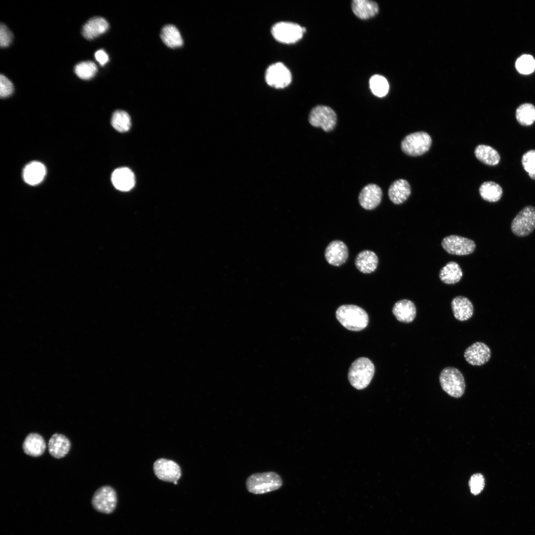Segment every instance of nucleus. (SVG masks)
Masks as SVG:
<instances>
[{
    "label": "nucleus",
    "mask_w": 535,
    "mask_h": 535,
    "mask_svg": "<svg viewBox=\"0 0 535 535\" xmlns=\"http://www.w3.org/2000/svg\"><path fill=\"white\" fill-rule=\"evenodd\" d=\"M338 321L348 330L358 331L366 328L369 322L367 312L354 305H343L336 311Z\"/></svg>",
    "instance_id": "obj_1"
},
{
    "label": "nucleus",
    "mask_w": 535,
    "mask_h": 535,
    "mask_svg": "<svg viewBox=\"0 0 535 535\" xmlns=\"http://www.w3.org/2000/svg\"><path fill=\"white\" fill-rule=\"evenodd\" d=\"M282 485L281 478L274 472L255 473L250 475L246 481L248 491L255 494H262L277 490Z\"/></svg>",
    "instance_id": "obj_2"
},
{
    "label": "nucleus",
    "mask_w": 535,
    "mask_h": 535,
    "mask_svg": "<svg viewBox=\"0 0 535 535\" xmlns=\"http://www.w3.org/2000/svg\"><path fill=\"white\" fill-rule=\"evenodd\" d=\"M374 373V366L367 358L361 357L351 365L348 374L350 384L357 389H363L370 383Z\"/></svg>",
    "instance_id": "obj_3"
},
{
    "label": "nucleus",
    "mask_w": 535,
    "mask_h": 535,
    "mask_svg": "<svg viewBox=\"0 0 535 535\" xmlns=\"http://www.w3.org/2000/svg\"><path fill=\"white\" fill-rule=\"evenodd\" d=\"M439 380L442 389L450 396L459 398L464 394L466 387L464 377L457 368H444L440 373Z\"/></svg>",
    "instance_id": "obj_4"
},
{
    "label": "nucleus",
    "mask_w": 535,
    "mask_h": 535,
    "mask_svg": "<svg viewBox=\"0 0 535 535\" xmlns=\"http://www.w3.org/2000/svg\"><path fill=\"white\" fill-rule=\"evenodd\" d=\"M431 142V137L428 133L419 131L407 135L401 142V148L408 156H419L428 151Z\"/></svg>",
    "instance_id": "obj_5"
},
{
    "label": "nucleus",
    "mask_w": 535,
    "mask_h": 535,
    "mask_svg": "<svg viewBox=\"0 0 535 535\" xmlns=\"http://www.w3.org/2000/svg\"><path fill=\"white\" fill-rule=\"evenodd\" d=\"M306 29L298 24L281 21L274 24L271 29L273 38L278 42L284 44H293L301 39Z\"/></svg>",
    "instance_id": "obj_6"
},
{
    "label": "nucleus",
    "mask_w": 535,
    "mask_h": 535,
    "mask_svg": "<svg viewBox=\"0 0 535 535\" xmlns=\"http://www.w3.org/2000/svg\"><path fill=\"white\" fill-rule=\"evenodd\" d=\"M535 228V208L528 206L524 208L514 218L511 224L512 232L519 237L529 235Z\"/></svg>",
    "instance_id": "obj_7"
},
{
    "label": "nucleus",
    "mask_w": 535,
    "mask_h": 535,
    "mask_svg": "<svg viewBox=\"0 0 535 535\" xmlns=\"http://www.w3.org/2000/svg\"><path fill=\"white\" fill-rule=\"evenodd\" d=\"M309 121L312 126L321 127L324 131L329 132L335 127L337 116L335 111L330 107L319 105L310 111Z\"/></svg>",
    "instance_id": "obj_8"
},
{
    "label": "nucleus",
    "mask_w": 535,
    "mask_h": 535,
    "mask_svg": "<svg viewBox=\"0 0 535 535\" xmlns=\"http://www.w3.org/2000/svg\"><path fill=\"white\" fill-rule=\"evenodd\" d=\"M117 503L115 491L110 486H103L98 488L94 493L92 504L98 512L109 514L113 511Z\"/></svg>",
    "instance_id": "obj_9"
},
{
    "label": "nucleus",
    "mask_w": 535,
    "mask_h": 535,
    "mask_svg": "<svg viewBox=\"0 0 535 535\" xmlns=\"http://www.w3.org/2000/svg\"><path fill=\"white\" fill-rule=\"evenodd\" d=\"M265 79L269 86L281 89L290 84L292 75L289 69L283 63L276 62L269 65L267 69Z\"/></svg>",
    "instance_id": "obj_10"
},
{
    "label": "nucleus",
    "mask_w": 535,
    "mask_h": 535,
    "mask_svg": "<svg viewBox=\"0 0 535 535\" xmlns=\"http://www.w3.org/2000/svg\"><path fill=\"white\" fill-rule=\"evenodd\" d=\"M441 245L447 253L459 256L469 255L472 253L476 248V244L474 241L455 235L444 238Z\"/></svg>",
    "instance_id": "obj_11"
},
{
    "label": "nucleus",
    "mask_w": 535,
    "mask_h": 535,
    "mask_svg": "<svg viewBox=\"0 0 535 535\" xmlns=\"http://www.w3.org/2000/svg\"><path fill=\"white\" fill-rule=\"evenodd\" d=\"M155 475L160 480L177 484L181 475L179 466L174 461L164 458L159 459L154 464Z\"/></svg>",
    "instance_id": "obj_12"
},
{
    "label": "nucleus",
    "mask_w": 535,
    "mask_h": 535,
    "mask_svg": "<svg viewBox=\"0 0 535 535\" xmlns=\"http://www.w3.org/2000/svg\"><path fill=\"white\" fill-rule=\"evenodd\" d=\"M464 357L468 363L474 366H480L486 363L491 357L489 347L482 342H476L468 347L464 352Z\"/></svg>",
    "instance_id": "obj_13"
},
{
    "label": "nucleus",
    "mask_w": 535,
    "mask_h": 535,
    "mask_svg": "<svg viewBox=\"0 0 535 535\" xmlns=\"http://www.w3.org/2000/svg\"><path fill=\"white\" fill-rule=\"evenodd\" d=\"M324 257L330 265L340 266L343 264L348 258V248L343 242L334 240L326 247Z\"/></svg>",
    "instance_id": "obj_14"
},
{
    "label": "nucleus",
    "mask_w": 535,
    "mask_h": 535,
    "mask_svg": "<svg viewBox=\"0 0 535 535\" xmlns=\"http://www.w3.org/2000/svg\"><path fill=\"white\" fill-rule=\"evenodd\" d=\"M382 194L381 189L378 186L374 184H368L360 193L359 204L366 210H373L380 204Z\"/></svg>",
    "instance_id": "obj_15"
},
{
    "label": "nucleus",
    "mask_w": 535,
    "mask_h": 535,
    "mask_svg": "<svg viewBox=\"0 0 535 535\" xmlns=\"http://www.w3.org/2000/svg\"><path fill=\"white\" fill-rule=\"evenodd\" d=\"M392 312L399 321L409 323L414 320L416 316L417 309L415 304L412 301L402 299L394 304Z\"/></svg>",
    "instance_id": "obj_16"
},
{
    "label": "nucleus",
    "mask_w": 535,
    "mask_h": 535,
    "mask_svg": "<svg viewBox=\"0 0 535 535\" xmlns=\"http://www.w3.org/2000/svg\"><path fill=\"white\" fill-rule=\"evenodd\" d=\"M451 308L455 318L459 321H466L474 314V306L467 297L458 296L451 301Z\"/></svg>",
    "instance_id": "obj_17"
},
{
    "label": "nucleus",
    "mask_w": 535,
    "mask_h": 535,
    "mask_svg": "<svg viewBox=\"0 0 535 535\" xmlns=\"http://www.w3.org/2000/svg\"><path fill=\"white\" fill-rule=\"evenodd\" d=\"M111 181L117 189L122 191H128L135 185V176L129 168L120 167L112 172Z\"/></svg>",
    "instance_id": "obj_18"
},
{
    "label": "nucleus",
    "mask_w": 535,
    "mask_h": 535,
    "mask_svg": "<svg viewBox=\"0 0 535 535\" xmlns=\"http://www.w3.org/2000/svg\"><path fill=\"white\" fill-rule=\"evenodd\" d=\"M71 447L69 439L60 433H54L50 438L48 449L50 454L57 459L64 457L68 453Z\"/></svg>",
    "instance_id": "obj_19"
},
{
    "label": "nucleus",
    "mask_w": 535,
    "mask_h": 535,
    "mask_svg": "<svg viewBox=\"0 0 535 535\" xmlns=\"http://www.w3.org/2000/svg\"><path fill=\"white\" fill-rule=\"evenodd\" d=\"M388 194L389 199L393 203L397 205L402 204L411 194L410 184L404 179L396 180L390 186Z\"/></svg>",
    "instance_id": "obj_20"
},
{
    "label": "nucleus",
    "mask_w": 535,
    "mask_h": 535,
    "mask_svg": "<svg viewBox=\"0 0 535 535\" xmlns=\"http://www.w3.org/2000/svg\"><path fill=\"white\" fill-rule=\"evenodd\" d=\"M25 453L33 457L42 455L45 451L46 444L44 438L37 433L28 434L22 445Z\"/></svg>",
    "instance_id": "obj_21"
},
{
    "label": "nucleus",
    "mask_w": 535,
    "mask_h": 535,
    "mask_svg": "<svg viewBox=\"0 0 535 535\" xmlns=\"http://www.w3.org/2000/svg\"><path fill=\"white\" fill-rule=\"evenodd\" d=\"M108 28V23L105 18L94 17L84 25L82 33L86 39L91 40L105 33Z\"/></svg>",
    "instance_id": "obj_22"
},
{
    "label": "nucleus",
    "mask_w": 535,
    "mask_h": 535,
    "mask_svg": "<svg viewBox=\"0 0 535 535\" xmlns=\"http://www.w3.org/2000/svg\"><path fill=\"white\" fill-rule=\"evenodd\" d=\"M46 173L45 165L40 162L34 161L27 164L23 171V177L26 183L35 185L42 181Z\"/></svg>",
    "instance_id": "obj_23"
},
{
    "label": "nucleus",
    "mask_w": 535,
    "mask_h": 535,
    "mask_svg": "<svg viewBox=\"0 0 535 535\" xmlns=\"http://www.w3.org/2000/svg\"><path fill=\"white\" fill-rule=\"evenodd\" d=\"M376 255L370 250H364L356 257L355 265L357 268L364 273H370L376 268L378 264Z\"/></svg>",
    "instance_id": "obj_24"
},
{
    "label": "nucleus",
    "mask_w": 535,
    "mask_h": 535,
    "mask_svg": "<svg viewBox=\"0 0 535 535\" xmlns=\"http://www.w3.org/2000/svg\"><path fill=\"white\" fill-rule=\"evenodd\" d=\"M352 9L358 17L366 19L377 13L378 6L375 2L372 0H354L352 2Z\"/></svg>",
    "instance_id": "obj_25"
},
{
    "label": "nucleus",
    "mask_w": 535,
    "mask_h": 535,
    "mask_svg": "<svg viewBox=\"0 0 535 535\" xmlns=\"http://www.w3.org/2000/svg\"><path fill=\"white\" fill-rule=\"evenodd\" d=\"M463 276L460 266L456 262H448L440 270V279L444 283L454 284L459 282Z\"/></svg>",
    "instance_id": "obj_26"
},
{
    "label": "nucleus",
    "mask_w": 535,
    "mask_h": 535,
    "mask_svg": "<svg viewBox=\"0 0 535 535\" xmlns=\"http://www.w3.org/2000/svg\"><path fill=\"white\" fill-rule=\"evenodd\" d=\"M160 36L164 44L169 48H178L183 45V39L180 33L173 25L167 24L163 27Z\"/></svg>",
    "instance_id": "obj_27"
},
{
    "label": "nucleus",
    "mask_w": 535,
    "mask_h": 535,
    "mask_svg": "<svg viewBox=\"0 0 535 535\" xmlns=\"http://www.w3.org/2000/svg\"><path fill=\"white\" fill-rule=\"evenodd\" d=\"M475 155L480 161L488 165H495L500 160L498 152L492 147L485 145H478L475 150Z\"/></svg>",
    "instance_id": "obj_28"
},
{
    "label": "nucleus",
    "mask_w": 535,
    "mask_h": 535,
    "mask_svg": "<svg viewBox=\"0 0 535 535\" xmlns=\"http://www.w3.org/2000/svg\"><path fill=\"white\" fill-rule=\"evenodd\" d=\"M479 192L484 200L489 202L499 201L503 194L501 186L492 181H486L482 183L479 188Z\"/></svg>",
    "instance_id": "obj_29"
},
{
    "label": "nucleus",
    "mask_w": 535,
    "mask_h": 535,
    "mask_svg": "<svg viewBox=\"0 0 535 535\" xmlns=\"http://www.w3.org/2000/svg\"><path fill=\"white\" fill-rule=\"evenodd\" d=\"M517 121L523 126H530L535 121V107L529 103L520 105L516 109Z\"/></svg>",
    "instance_id": "obj_30"
},
{
    "label": "nucleus",
    "mask_w": 535,
    "mask_h": 535,
    "mask_svg": "<svg viewBox=\"0 0 535 535\" xmlns=\"http://www.w3.org/2000/svg\"><path fill=\"white\" fill-rule=\"evenodd\" d=\"M111 123L115 130L120 132H124L130 129L131 119L126 111L117 110L112 114Z\"/></svg>",
    "instance_id": "obj_31"
},
{
    "label": "nucleus",
    "mask_w": 535,
    "mask_h": 535,
    "mask_svg": "<svg viewBox=\"0 0 535 535\" xmlns=\"http://www.w3.org/2000/svg\"><path fill=\"white\" fill-rule=\"evenodd\" d=\"M369 83L371 91L375 96L381 98L387 94L389 84L383 76L374 75L370 78Z\"/></svg>",
    "instance_id": "obj_32"
},
{
    "label": "nucleus",
    "mask_w": 535,
    "mask_h": 535,
    "mask_svg": "<svg viewBox=\"0 0 535 535\" xmlns=\"http://www.w3.org/2000/svg\"><path fill=\"white\" fill-rule=\"evenodd\" d=\"M97 71V65L90 60L80 62L74 67V72L77 76L84 80L91 79L95 75Z\"/></svg>",
    "instance_id": "obj_33"
},
{
    "label": "nucleus",
    "mask_w": 535,
    "mask_h": 535,
    "mask_svg": "<svg viewBox=\"0 0 535 535\" xmlns=\"http://www.w3.org/2000/svg\"><path fill=\"white\" fill-rule=\"evenodd\" d=\"M515 65L519 73L529 74L535 70V59L531 55L524 54L518 58Z\"/></svg>",
    "instance_id": "obj_34"
},
{
    "label": "nucleus",
    "mask_w": 535,
    "mask_h": 535,
    "mask_svg": "<svg viewBox=\"0 0 535 535\" xmlns=\"http://www.w3.org/2000/svg\"><path fill=\"white\" fill-rule=\"evenodd\" d=\"M484 484V478L482 474L476 473L473 475L469 481L471 492L475 495L480 494L483 490Z\"/></svg>",
    "instance_id": "obj_35"
},
{
    "label": "nucleus",
    "mask_w": 535,
    "mask_h": 535,
    "mask_svg": "<svg viewBox=\"0 0 535 535\" xmlns=\"http://www.w3.org/2000/svg\"><path fill=\"white\" fill-rule=\"evenodd\" d=\"M522 164L529 174H535V150H530L522 158Z\"/></svg>",
    "instance_id": "obj_36"
},
{
    "label": "nucleus",
    "mask_w": 535,
    "mask_h": 535,
    "mask_svg": "<svg viewBox=\"0 0 535 535\" xmlns=\"http://www.w3.org/2000/svg\"><path fill=\"white\" fill-rule=\"evenodd\" d=\"M14 91L12 83L4 75L0 76V96L6 98L11 95Z\"/></svg>",
    "instance_id": "obj_37"
},
{
    "label": "nucleus",
    "mask_w": 535,
    "mask_h": 535,
    "mask_svg": "<svg viewBox=\"0 0 535 535\" xmlns=\"http://www.w3.org/2000/svg\"><path fill=\"white\" fill-rule=\"evenodd\" d=\"M12 34L9 29L3 24L0 25V45L1 47H6L11 43L12 40Z\"/></svg>",
    "instance_id": "obj_38"
},
{
    "label": "nucleus",
    "mask_w": 535,
    "mask_h": 535,
    "mask_svg": "<svg viewBox=\"0 0 535 535\" xmlns=\"http://www.w3.org/2000/svg\"><path fill=\"white\" fill-rule=\"evenodd\" d=\"M95 57L96 60L102 66L106 64L108 60V56L107 53L102 49L99 50L95 54Z\"/></svg>",
    "instance_id": "obj_39"
},
{
    "label": "nucleus",
    "mask_w": 535,
    "mask_h": 535,
    "mask_svg": "<svg viewBox=\"0 0 535 535\" xmlns=\"http://www.w3.org/2000/svg\"><path fill=\"white\" fill-rule=\"evenodd\" d=\"M529 176L533 179L535 180V174H529Z\"/></svg>",
    "instance_id": "obj_40"
}]
</instances>
